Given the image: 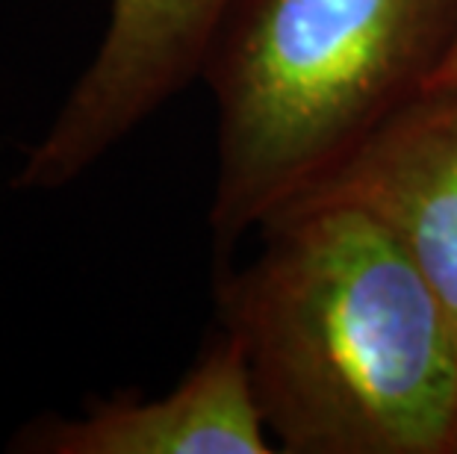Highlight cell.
<instances>
[{
    "label": "cell",
    "mask_w": 457,
    "mask_h": 454,
    "mask_svg": "<svg viewBox=\"0 0 457 454\" xmlns=\"http://www.w3.org/2000/svg\"><path fill=\"white\" fill-rule=\"evenodd\" d=\"M449 454H457V428H454V440H452V451Z\"/></svg>",
    "instance_id": "7"
},
{
    "label": "cell",
    "mask_w": 457,
    "mask_h": 454,
    "mask_svg": "<svg viewBox=\"0 0 457 454\" xmlns=\"http://www.w3.org/2000/svg\"><path fill=\"white\" fill-rule=\"evenodd\" d=\"M248 266L221 268L216 310L287 454H449L457 343L440 298L366 210L295 201Z\"/></svg>",
    "instance_id": "1"
},
{
    "label": "cell",
    "mask_w": 457,
    "mask_h": 454,
    "mask_svg": "<svg viewBox=\"0 0 457 454\" xmlns=\"http://www.w3.org/2000/svg\"><path fill=\"white\" fill-rule=\"evenodd\" d=\"M298 201H339L381 221L440 298L457 343V83L420 92Z\"/></svg>",
    "instance_id": "4"
},
{
    "label": "cell",
    "mask_w": 457,
    "mask_h": 454,
    "mask_svg": "<svg viewBox=\"0 0 457 454\" xmlns=\"http://www.w3.org/2000/svg\"><path fill=\"white\" fill-rule=\"evenodd\" d=\"M445 83H457V38H454V45H452L449 56H445L443 65H440V69H436V74L431 77L428 89H431V86H445Z\"/></svg>",
    "instance_id": "6"
},
{
    "label": "cell",
    "mask_w": 457,
    "mask_h": 454,
    "mask_svg": "<svg viewBox=\"0 0 457 454\" xmlns=\"http://www.w3.org/2000/svg\"><path fill=\"white\" fill-rule=\"evenodd\" d=\"M233 0H112L98 54L27 153L18 189L86 175L162 103L201 77Z\"/></svg>",
    "instance_id": "3"
},
{
    "label": "cell",
    "mask_w": 457,
    "mask_h": 454,
    "mask_svg": "<svg viewBox=\"0 0 457 454\" xmlns=\"http://www.w3.org/2000/svg\"><path fill=\"white\" fill-rule=\"evenodd\" d=\"M30 454H271L248 366L225 331L162 399L89 401L77 419H33L12 440Z\"/></svg>",
    "instance_id": "5"
},
{
    "label": "cell",
    "mask_w": 457,
    "mask_h": 454,
    "mask_svg": "<svg viewBox=\"0 0 457 454\" xmlns=\"http://www.w3.org/2000/svg\"><path fill=\"white\" fill-rule=\"evenodd\" d=\"M457 0H233L201 77L216 101V254L330 177L428 89Z\"/></svg>",
    "instance_id": "2"
}]
</instances>
